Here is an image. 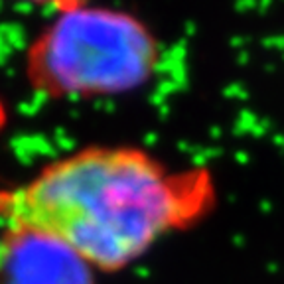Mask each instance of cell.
Masks as SVG:
<instances>
[{
    "instance_id": "8992f818",
    "label": "cell",
    "mask_w": 284,
    "mask_h": 284,
    "mask_svg": "<svg viewBox=\"0 0 284 284\" xmlns=\"http://www.w3.org/2000/svg\"><path fill=\"white\" fill-rule=\"evenodd\" d=\"M0 225H2V221H0Z\"/></svg>"
},
{
    "instance_id": "5b68a950",
    "label": "cell",
    "mask_w": 284,
    "mask_h": 284,
    "mask_svg": "<svg viewBox=\"0 0 284 284\" xmlns=\"http://www.w3.org/2000/svg\"><path fill=\"white\" fill-rule=\"evenodd\" d=\"M4 122H6V109H4V105H2V101H0V130H2V126H4Z\"/></svg>"
},
{
    "instance_id": "6da1fadb",
    "label": "cell",
    "mask_w": 284,
    "mask_h": 284,
    "mask_svg": "<svg viewBox=\"0 0 284 284\" xmlns=\"http://www.w3.org/2000/svg\"><path fill=\"white\" fill-rule=\"evenodd\" d=\"M213 185L203 170L174 172L136 148H85L0 192L2 227L50 235L93 270H119L160 237L200 219Z\"/></svg>"
},
{
    "instance_id": "3957f363",
    "label": "cell",
    "mask_w": 284,
    "mask_h": 284,
    "mask_svg": "<svg viewBox=\"0 0 284 284\" xmlns=\"http://www.w3.org/2000/svg\"><path fill=\"white\" fill-rule=\"evenodd\" d=\"M93 268L50 235L2 227L0 284H91Z\"/></svg>"
},
{
    "instance_id": "277c9868",
    "label": "cell",
    "mask_w": 284,
    "mask_h": 284,
    "mask_svg": "<svg viewBox=\"0 0 284 284\" xmlns=\"http://www.w3.org/2000/svg\"><path fill=\"white\" fill-rule=\"evenodd\" d=\"M26 2H34V4H41V6H54L60 12L83 6V0H26Z\"/></svg>"
},
{
    "instance_id": "7a4b0ae2",
    "label": "cell",
    "mask_w": 284,
    "mask_h": 284,
    "mask_svg": "<svg viewBox=\"0 0 284 284\" xmlns=\"http://www.w3.org/2000/svg\"><path fill=\"white\" fill-rule=\"evenodd\" d=\"M158 63L154 36L134 16L79 6L47 26L28 52L30 83L52 97L130 91Z\"/></svg>"
}]
</instances>
